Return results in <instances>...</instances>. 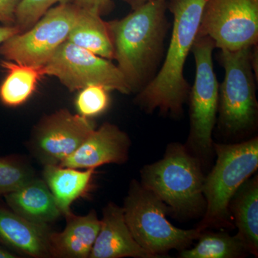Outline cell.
<instances>
[{"label": "cell", "mask_w": 258, "mask_h": 258, "mask_svg": "<svg viewBox=\"0 0 258 258\" xmlns=\"http://www.w3.org/2000/svg\"><path fill=\"white\" fill-rule=\"evenodd\" d=\"M166 0H151L120 20L108 22L117 66L132 92L154 78L167 30Z\"/></svg>", "instance_id": "cell-1"}, {"label": "cell", "mask_w": 258, "mask_h": 258, "mask_svg": "<svg viewBox=\"0 0 258 258\" xmlns=\"http://www.w3.org/2000/svg\"><path fill=\"white\" fill-rule=\"evenodd\" d=\"M207 0H172L174 17L171 41L162 67L157 76L139 91L137 102L147 112L181 114L189 86L184 79L186 59L198 37L199 27Z\"/></svg>", "instance_id": "cell-2"}, {"label": "cell", "mask_w": 258, "mask_h": 258, "mask_svg": "<svg viewBox=\"0 0 258 258\" xmlns=\"http://www.w3.org/2000/svg\"><path fill=\"white\" fill-rule=\"evenodd\" d=\"M205 176L201 164L184 146H168L164 157L141 171V184L167 205L170 212L194 216L205 212Z\"/></svg>", "instance_id": "cell-3"}, {"label": "cell", "mask_w": 258, "mask_h": 258, "mask_svg": "<svg viewBox=\"0 0 258 258\" xmlns=\"http://www.w3.org/2000/svg\"><path fill=\"white\" fill-rule=\"evenodd\" d=\"M213 148L217 161L204 181L206 208L198 227L201 232L213 226L230 225L231 200L258 166L257 137L231 145L214 144Z\"/></svg>", "instance_id": "cell-4"}, {"label": "cell", "mask_w": 258, "mask_h": 258, "mask_svg": "<svg viewBox=\"0 0 258 258\" xmlns=\"http://www.w3.org/2000/svg\"><path fill=\"white\" fill-rule=\"evenodd\" d=\"M122 208L134 238L156 258L171 249H187L202 232L198 227L183 230L173 225L166 218L167 205L137 180L131 183Z\"/></svg>", "instance_id": "cell-5"}, {"label": "cell", "mask_w": 258, "mask_h": 258, "mask_svg": "<svg viewBox=\"0 0 258 258\" xmlns=\"http://www.w3.org/2000/svg\"><path fill=\"white\" fill-rule=\"evenodd\" d=\"M252 48L220 50V60L225 70V78L219 88L220 122L232 134L250 128L257 119L254 54Z\"/></svg>", "instance_id": "cell-6"}, {"label": "cell", "mask_w": 258, "mask_h": 258, "mask_svg": "<svg viewBox=\"0 0 258 258\" xmlns=\"http://www.w3.org/2000/svg\"><path fill=\"white\" fill-rule=\"evenodd\" d=\"M79 10L74 3L51 8L32 28L2 43L0 55L20 64L43 66L67 40Z\"/></svg>", "instance_id": "cell-7"}, {"label": "cell", "mask_w": 258, "mask_h": 258, "mask_svg": "<svg viewBox=\"0 0 258 258\" xmlns=\"http://www.w3.org/2000/svg\"><path fill=\"white\" fill-rule=\"evenodd\" d=\"M215 47L210 37L198 35L191 51L196 74L190 93L189 142L202 154H209L213 147L212 132L218 111L220 86L212 60Z\"/></svg>", "instance_id": "cell-8"}, {"label": "cell", "mask_w": 258, "mask_h": 258, "mask_svg": "<svg viewBox=\"0 0 258 258\" xmlns=\"http://www.w3.org/2000/svg\"><path fill=\"white\" fill-rule=\"evenodd\" d=\"M45 76H53L70 91L91 85L130 94V87L118 66L71 42L64 41L43 64Z\"/></svg>", "instance_id": "cell-9"}, {"label": "cell", "mask_w": 258, "mask_h": 258, "mask_svg": "<svg viewBox=\"0 0 258 258\" xmlns=\"http://www.w3.org/2000/svg\"><path fill=\"white\" fill-rule=\"evenodd\" d=\"M198 35L230 51L252 47L258 40V0H207Z\"/></svg>", "instance_id": "cell-10"}, {"label": "cell", "mask_w": 258, "mask_h": 258, "mask_svg": "<svg viewBox=\"0 0 258 258\" xmlns=\"http://www.w3.org/2000/svg\"><path fill=\"white\" fill-rule=\"evenodd\" d=\"M95 128L90 118L60 110L37 123L30 139V151L44 166L59 165Z\"/></svg>", "instance_id": "cell-11"}, {"label": "cell", "mask_w": 258, "mask_h": 258, "mask_svg": "<svg viewBox=\"0 0 258 258\" xmlns=\"http://www.w3.org/2000/svg\"><path fill=\"white\" fill-rule=\"evenodd\" d=\"M131 141L118 126L105 123L90 134L79 149L59 165L78 169H96L105 164H124Z\"/></svg>", "instance_id": "cell-12"}, {"label": "cell", "mask_w": 258, "mask_h": 258, "mask_svg": "<svg viewBox=\"0 0 258 258\" xmlns=\"http://www.w3.org/2000/svg\"><path fill=\"white\" fill-rule=\"evenodd\" d=\"M122 257L156 258L134 238L123 208L110 203L103 209L101 228L88 258Z\"/></svg>", "instance_id": "cell-13"}, {"label": "cell", "mask_w": 258, "mask_h": 258, "mask_svg": "<svg viewBox=\"0 0 258 258\" xmlns=\"http://www.w3.org/2000/svg\"><path fill=\"white\" fill-rule=\"evenodd\" d=\"M48 225L34 223L10 209L0 207V244L35 258L50 257Z\"/></svg>", "instance_id": "cell-14"}, {"label": "cell", "mask_w": 258, "mask_h": 258, "mask_svg": "<svg viewBox=\"0 0 258 258\" xmlns=\"http://www.w3.org/2000/svg\"><path fill=\"white\" fill-rule=\"evenodd\" d=\"M66 219V226L60 232H52L50 239V257L88 258L101 228V220L91 210L83 216L71 212Z\"/></svg>", "instance_id": "cell-15"}, {"label": "cell", "mask_w": 258, "mask_h": 258, "mask_svg": "<svg viewBox=\"0 0 258 258\" xmlns=\"http://www.w3.org/2000/svg\"><path fill=\"white\" fill-rule=\"evenodd\" d=\"M4 198L12 211L34 223L48 225L62 215L46 183L36 176Z\"/></svg>", "instance_id": "cell-16"}, {"label": "cell", "mask_w": 258, "mask_h": 258, "mask_svg": "<svg viewBox=\"0 0 258 258\" xmlns=\"http://www.w3.org/2000/svg\"><path fill=\"white\" fill-rule=\"evenodd\" d=\"M95 169H78L60 165H45L43 179L64 217L71 213V205L87 193Z\"/></svg>", "instance_id": "cell-17"}, {"label": "cell", "mask_w": 258, "mask_h": 258, "mask_svg": "<svg viewBox=\"0 0 258 258\" xmlns=\"http://www.w3.org/2000/svg\"><path fill=\"white\" fill-rule=\"evenodd\" d=\"M240 238L249 253L258 254V179L257 175L247 179L235 194L229 207Z\"/></svg>", "instance_id": "cell-18"}, {"label": "cell", "mask_w": 258, "mask_h": 258, "mask_svg": "<svg viewBox=\"0 0 258 258\" xmlns=\"http://www.w3.org/2000/svg\"><path fill=\"white\" fill-rule=\"evenodd\" d=\"M68 41L108 60L114 59V49L108 23L101 15L80 8Z\"/></svg>", "instance_id": "cell-19"}, {"label": "cell", "mask_w": 258, "mask_h": 258, "mask_svg": "<svg viewBox=\"0 0 258 258\" xmlns=\"http://www.w3.org/2000/svg\"><path fill=\"white\" fill-rule=\"evenodd\" d=\"M2 67L8 74L0 86V101L8 107L21 106L36 90L43 76V66H29L11 60H3Z\"/></svg>", "instance_id": "cell-20"}, {"label": "cell", "mask_w": 258, "mask_h": 258, "mask_svg": "<svg viewBox=\"0 0 258 258\" xmlns=\"http://www.w3.org/2000/svg\"><path fill=\"white\" fill-rule=\"evenodd\" d=\"M193 248L180 251L181 258H236L243 257L247 247L238 234L232 236L225 232H201Z\"/></svg>", "instance_id": "cell-21"}, {"label": "cell", "mask_w": 258, "mask_h": 258, "mask_svg": "<svg viewBox=\"0 0 258 258\" xmlns=\"http://www.w3.org/2000/svg\"><path fill=\"white\" fill-rule=\"evenodd\" d=\"M35 176L32 168L21 159L0 157V196L13 192Z\"/></svg>", "instance_id": "cell-22"}, {"label": "cell", "mask_w": 258, "mask_h": 258, "mask_svg": "<svg viewBox=\"0 0 258 258\" xmlns=\"http://www.w3.org/2000/svg\"><path fill=\"white\" fill-rule=\"evenodd\" d=\"M108 91L98 85H91L81 89L76 100L79 114L91 118L106 111L110 104Z\"/></svg>", "instance_id": "cell-23"}, {"label": "cell", "mask_w": 258, "mask_h": 258, "mask_svg": "<svg viewBox=\"0 0 258 258\" xmlns=\"http://www.w3.org/2000/svg\"><path fill=\"white\" fill-rule=\"evenodd\" d=\"M74 0H22L15 15V25L20 33L32 28L54 5L74 3Z\"/></svg>", "instance_id": "cell-24"}, {"label": "cell", "mask_w": 258, "mask_h": 258, "mask_svg": "<svg viewBox=\"0 0 258 258\" xmlns=\"http://www.w3.org/2000/svg\"><path fill=\"white\" fill-rule=\"evenodd\" d=\"M22 0H0V23L15 25L17 10Z\"/></svg>", "instance_id": "cell-25"}, {"label": "cell", "mask_w": 258, "mask_h": 258, "mask_svg": "<svg viewBox=\"0 0 258 258\" xmlns=\"http://www.w3.org/2000/svg\"><path fill=\"white\" fill-rule=\"evenodd\" d=\"M74 3L80 8L95 12L101 16L111 8V0H74Z\"/></svg>", "instance_id": "cell-26"}, {"label": "cell", "mask_w": 258, "mask_h": 258, "mask_svg": "<svg viewBox=\"0 0 258 258\" xmlns=\"http://www.w3.org/2000/svg\"><path fill=\"white\" fill-rule=\"evenodd\" d=\"M18 33H20V31L16 25H5L0 27V45L10 37Z\"/></svg>", "instance_id": "cell-27"}, {"label": "cell", "mask_w": 258, "mask_h": 258, "mask_svg": "<svg viewBox=\"0 0 258 258\" xmlns=\"http://www.w3.org/2000/svg\"><path fill=\"white\" fill-rule=\"evenodd\" d=\"M19 256L15 252L0 244V258H18Z\"/></svg>", "instance_id": "cell-28"}, {"label": "cell", "mask_w": 258, "mask_h": 258, "mask_svg": "<svg viewBox=\"0 0 258 258\" xmlns=\"http://www.w3.org/2000/svg\"><path fill=\"white\" fill-rule=\"evenodd\" d=\"M123 1L130 5L132 8H133V10H134L136 8H139V7L142 6V5L146 4V3L151 1V0H123Z\"/></svg>", "instance_id": "cell-29"}]
</instances>
